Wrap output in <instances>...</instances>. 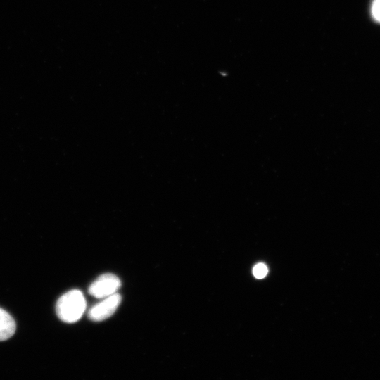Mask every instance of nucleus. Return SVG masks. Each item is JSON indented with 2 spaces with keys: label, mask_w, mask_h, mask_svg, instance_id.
<instances>
[{
  "label": "nucleus",
  "mask_w": 380,
  "mask_h": 380,
  "mask_svg": "<svg viewBox=\"0 0 380 380\" xmlns=\"http://www.w3.org/2000/svg\"><path fill=\"white\" fill-rule=\"evenodd\" d=\"M86 300L80 290H71L61 296L57 301L56 310L60 319L66 323L78 321L86 309Z\"/></svg>",
  "instance_id": "obj_1"
},
{
  "label": "nucleus",
  "mask_w": 380,
  "mask_h": 380,
  "mask_svg": "<svg viewBox=\"0 0 380 380\" xmlns=\"http://www.w3.org/2000/svg\"><path fill=\"white\" fill-rule=\"evenodd\" d=\"M121 286L120 279L110 273L103 274L93 281L88 292L97 298H103L117 293Z\"/></svg>",
  "instance_id": "obj_2"
},
{
  "label": "nucleus",
  "mask_w": 380,
  "mask_h": 380,
  "mask_svg": "<svg viewBox=\"0 0 380 380\" xmlns=\"http://www.w3.org/2000/svg\"><path fill=\"white\" fill-rule=\"evenodd\" d=\"M121 302V296L115 293L103 298L89 310V318L94 322L103 321L110 317L117 310Z\"/></svg>",
  "instance_id": "obj_3"
},
{
  "label": "nucleus",
  "mask_w": 380,
  "mask_h": 380,
  "mask_svg": "<svg viewBox=\"0 0 380 380\" xmlns=\"http://www.w3.org/2000/svg\"><path fill=\"white\" fill-rule=\"evenodd\" d=\"M15 322L4 310L0 308V341L11 338L15 331Z\"/></svg>",
  "instance_id": "obj_4"
},
{
  "label": "nucleus",
  "mask_w": 380,
  "mask_h": 380,
  "mask_svg": "<svg viewBox=\"0 0 380 380\" xmlns=\"http://www.w3.org/2000/svg\"><path fill=\"white\" fill-rule=\"evenodd\" d=\"M253 275L258 279L265 277L267 273V268L263 263L257 264L253 270Z\"/></svg>",
  "instance_id": "obj_5"
},
{
  "label": "nucleus",
  "mask_w": 380,
  "mask_h": 380,
  "mask_svg": "<svg viewBox=\"0 0 380 380\" xmlns=\"http://www.w3.org/2000/svg\"><path fill=\"white\" fill-rule=\"evenodd\" d=\"M373 18L380 23V0H374L371 8Z\"/></svg>",
  "instance_id": "obj_6"
}]
</instances>
